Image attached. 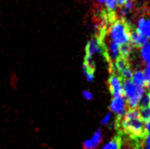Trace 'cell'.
<instances>
[{
  "label": "cell",
  "mask_w": 150,
  "mask_h": 149,
  "mask_svg": "<svg viewBox=\"0 0 150 149\" xmlns=\"http://www.w3.org/2000/svg\"><path fill=\"white\" fill-rule=\"evenodd\" d=\"M145 145L147 146V149H150V136H148V138L145 141Z\"/></svg>",
  "instance_id": "ac0fdd59"
},
{
  "label": "cell",
  "mask_w": 150,
  "mask_h": 149,
  "mask_svg": "<svg viewBox=\"0 0 150 149\" xmlns=\"http://www.w3.org/2000/svg\"><path fill=\"white\" fill-rule=\"evenodd\" d=\"M146 149H147V148H146Z\"/></svg>",
  "instance_id": "44dd1931"
},
{
  "label": "cell",
  "mask_w": 150,
  "mask_h": 149,
  "mask_svg": "<svg viewBox=\"0 0 150 149\" xmlns=\"http://www.w3.org/2000/svg\"><path fill=\"white\" fill-rule=\"evenodd\" d=\"M140 111V117L142 121L144 124H147L150 121V107H145V108H139Z\"/></svg>",
  "instance_id": "9c48e42d"
},
{
  "label": "cell",
  "mask_w": 150,
  "mask_h": 149,
  "mask_svg": "<svg viewBox=\"0 0 150 149\" xmlns=\"http://www.w3.org/2000/svg\"><path fill=\"white\" fill-rule=\"evenodd\" d=\"M82 93H83V97H84L86 100L91 101L93 99V94H92V92L88 91V90H84V91H83Z\"/></svg>",
  "instance_id": "4fadbf2b"
},
{
  "label": "cell",
  "mask_w": 150,
  "mask_h": 149,
  "mask_svg": "<svg viewBox=\"0 0 150 149\" xmlns=\"http://www.w3.org/2000/svg\"><path fill=\"white\" fill-rule=\"evenodd\" d=\"M132 83L136 85L137 88H145L147 85V80L145 77V74L143 70H136L132 75Z\"/></svg>",
  "instance_id": "52a82bcc"
},
{
  "label": "cell",
  "mask_w": 150,
  "mask_h": 149,
  "mask_svg": "<svg viewBox=\"0 0 150 149\" xmlns=\"http://www.w3.org/2000/svg\"><path fill=\"white\" fill-rule=\"evenodd\" d=\"M110 118H111V113L108 112V114H106V115L104 117V119H103V120L101 121V124H102L103 125L108 124L109 123V121H110Z\"/></svg>",
  "instance_id": "5bb4252c"
},
{
  "label": "cell",
  "mask_w": 150,
  "mask_h": 149,
  "mask_svg": "<svg viewBox=\"0 0 150 149\" xmlns=\"http://www.w3.org/2000/svg\"><path fill=\"white\" fill-rule=\"evenodd\" d=\"M136 30L147 39H150V19L145 16L141 17L138 20Z\"/></svg>",
  "instance_id": "8992f818"
},
{
  "label": "cell",
  "mask_w": 150,
  "mask_h": 149,
  "mask_svg": "<svg viewBox=\"0 0 150 149\" xmlns=\"http://www.w3.org/2000/svg\"><path fill=\"white\" fill-rule=\"evenodd\" d=\"M110 111L115 113L116 117H122L125 112V101L123 96L114 97L109 107Z\"/></svg>",
  "instance_id": "3957f363"
},
{
  "label": "cell",
  "mask_w": 150,
  "mask_h": 149,
  "mask_svg": "<svg viewBox=\"0 0 150 149\" xmlns=\"http://www.w3.org/2000/svg\"><path fill=\"white\" fill-rule=\"evenodd\" d=\"M105 3L106 11L114 13V11H115V9L117 7V4H118L117 0H105Z\"/></svg>",
  "instance_id": "7c38bea8"
},
{
  "label": "cell",
  "mask_w": 150,
  "mask_h": 149,
  "mask_svg": "<svg viewBox=\"0 0 150 149\" xmlns=\"http://www.w3.org/2000/svg\"><path fill=\"white\" fill-rule=\"evenodd\" d=\"M146 87H147V88L149 89V91H150V81H149V82H147V85H146Z\"/></svg>",
  "instance_id": "d6986e66"
},
{
  "label": "cell",
  "mask_w": 150,
  "mask_h": 149,
  "mask_svg": "<svg viewBox=\"0 0 150 149\" xmlns=\"http://www.w3.org/2000/svg\"><path fill=\"white\" fill-rule=\"evenodd\" d=\"M141 55H142V58L144 59V61L150 64V43L146 46H144V48H142Z\"/></svg>",
  "instance_id": "8fae6325"
},
{
  "label": "cell",
  "mask_w": 150,
  "mask_h": 149,
  "mask_svg": "<svg viewBox=\"0 0 150 149\" xmlns=\"http://www.w3.org/2000/svg\"><path fill=\"white\" fill-rule=\"evenodd\" d=\"M145 77H146L147 82L150 81V64H147L146 68H145Z\"/></svg>",
  "instance_id": "9a60e30c"
},
{
  "label": "cell",
  "mask_w": 150,
  "mask_h": 149,
  "mask_svg": "<svg viewBox=\"0 0 150 149\" xmlns=\"http://www.w3.org/2000/svg\"><path fill=\"white\" fill-rule=\"evenodd\" d=\"M123 146V139L121 135H116L103 147V149H122Z\"/></svg>",
  "instance_id": "ba28073f"
},
{
  "label": "cell",
  "mask_w": 150,
  "mask_h": 149,
  "mask_svg": "<svg viewBox=\"0 0 150 149\" xmlns=\"http://www.w3.org/2000/svg\"><path fill=\"white\" fill-rule=\"evenodd\" d=\"M103 142V134L101 128H98L90 140H86L83 143V149H96Z\"/></svg>",
  "instance_id": "277c9868"
},
{
  "label": "cell",
  "mask_w": 150,
  "mask_h": 149,
  "mask_svg": "<svg viewBox=\"0 0 150 149\" xmlns=\"http://www.w3.org/2000/svg\"><path fill=\"white\" fill-rule=\"evenodd\" d=\"M131 27L124 18L115 19L110 24V36L111 40L115 44L120 47L130 43V32Z\"/></svg>",
  "instance_id": "6da1fadb"
},
{
  "label": "cell",
  "mask_w": 150,
  "mask_h": 149,
  "mask_svg": "<svg viewBox=\"0 0 150 149\" xmlns=\"http://www.w3.org/2000/svg\"><path fill=\"white\" fill-rule=\"evenodd\" d=\"M130 43L134 48H144L148 44V39L140 34L136 30H131L130 32Z\"/></svg>",
  "instance_id": "5b68a950"
},
{
  "label": "cell",
  "mask_w": 150,
  "mask_h": 149,
  "mask_svg": "<svg viewBox=\"0 0 150 149\" xmlns=\"http://www.w3.org/2000/svg\"><path fill=\"white\" fill-rule=\"evenodd\" d=\"M145 132H146L147 136H150V121L145 125Z\"/></svg>",
  "instance_id": "2e32d148"
},
{
  "label": "cell",
  "mask_w": 150,
  "mask_h": 149,
  "mask_svg": "<svg viewBox=\"0 0 150 149\" xmlns=\"http://www.w3.org/2000/svg\"><path fill=\"white\" fill-rule=\"evenodd\" d=\"M122 78L117 74H111L108 78V84L110 93L113 97L123 96V87H122Z\"/></svg>",
  "instance_id": "7a4b0ae2"
},
{
  "label": "cell",
  "mask_w": 150,
  "mask_h": 149,
  "mask_svg": "<svg viewBox=\"0 0 150 149\" xmlns=\"http://www.w3.org/2000/svg\"><path fill=\"white\" fill-rule=\"evenodd\" d=\"M145 107H150V92L146 93L145 95H143L141 98L138 108H145Z\"/></svg>",
  "instance_id": "30bf717a"
},
{
  "label": "cell",
  "mask_w": 150,
  "mask_h": 149,
  "mask_svg": "<svg viewBox=\"0 0 150 149\" xmlns=\"http://www.w3.org/2000/svg\"><path fill=\"white\" fill-rule=\"evenodd\" d=\"M98 1H99V3H101V4L105 3V0H98Z\"/></svg>",
  "instance_id": "ffe728a7"
},
{
  "label": "cell",
  "mask_w": 150,
  "mask_h": 149,
  "mask_svg": "<svg viewBox=\"0 0 150 149\" xmlns=\"http://www.w3.org/2000/svg\"><path fill=\"white\" fill-rule=\"evenodd\" d=\"M118 1V4H120L121 6H124L125 4H126L127 2H129V1H134V0H117Z\"/></svg>",
  "instance_id": "e0dca14e"
}]
</instances>
